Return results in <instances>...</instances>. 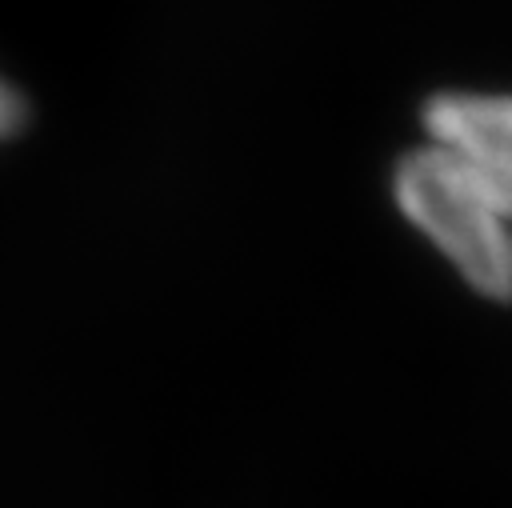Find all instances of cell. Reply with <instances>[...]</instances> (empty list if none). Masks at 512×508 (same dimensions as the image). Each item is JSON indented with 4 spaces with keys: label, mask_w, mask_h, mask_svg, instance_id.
<instances>
[{
    "label": "cell",
    "mask_w": 512,
    "mask_h": 508,
    "mask_svg": "<svg viewBox=\"0 0 512 508\" xmlns=\"http://www.w3.org/2000/svg\"><path fill=\"white\" fill-rule=\"evenodd\" d=\"M424 132L512 196V92H440L424 104Z\"/></svg>",
    "instance_id": "7a4b0ae2"
},
{
    "label": "cell",
    "mask_w": 512,
    "mask_h": 508,
    "mask_svg": "<svg viewBox=\"0 0 512 508\" xmlns=\"http://www.w3.org/2000/svg\"><path fill=\"white\" fill-rule=\"evenodd\" d=\"M4 108H8V104H4V96H0V116H4Z\"/></svg>",
    "instance_id": "3957f363"
},
{
    "label": "cell",
    "mask_w": 512,
    "mask_h": 508,
    "mask_svg": "<svg viewBox=\"0 0 512 508\" xmlns=\"http://www.w3.org/2000/svg\"><path fill=\"white\" fill-rule=\"evenodd\" d=\"M396 208L488 300H512V196L452 152L424 144L392 172Z\"/></svg>",
    "instance_id": "6da1fadb"
}]
</instances>
